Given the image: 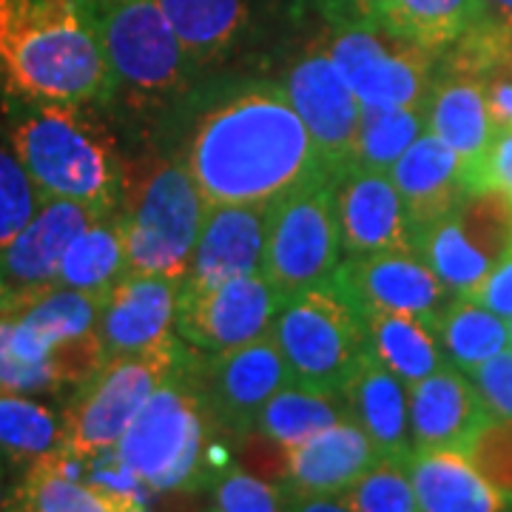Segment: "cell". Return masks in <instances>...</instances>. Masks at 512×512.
<instances>
[{"mask_svg":"<svg viewBox=\"0 0 512 512\" xmlns=\"http://www.w3.org/2000/svg\"><path fill=\"white\" fill-rule=\"evenodd\" d=\"M464 373L476 384L487 413L512 419V348L501 350L498 356L470 367Z\"/></svg>","mask_w":512,"mask_h":512,"instance_id":"41","label":"cell"},{"mask_svg":"<svg viewBox=\"0 0 512 512\" xmlns=\"http://www.w3.org/2000/svg\"><path fill=\"white\" fill-rule=\"evenodd\" d=\"M271 333L291 382L311 390H342L367 353L365 316L336 279L285 302Z\"/></svg>","mask_w":512,"mask_h":512,"instance_id":"7","label":"cell"},{"mask_svg":"<svg viewBox=\"0 0 512 512\" xmlns=\"http://www.w3.org/2000/svg\"><path fill=\"white\" fill-rule=\"evenodd\" d=\"M57 447H63V419L26 393L0 390V453L32 464Z\"/></svg>","mask_w":512,"mask_h":512,"instance_id":"34","label":"cell"},{"mask_svg":"<svg viewBox=\"0 0 512 512\" xmlns=\"http://www.w3.org/2000/svg\"><path fill=\"white\" fill-rule=\"evenodd\" d=\"M40 202L43 197L18 154L0 151V251L29 225Z\"/></svg>","mask_w":512,"mask_h":512,"instance_id":"38","label":"cell"},{"mask_svg":"<svg viewBox=\"0 0 512 512\" xmlns=\"http://www.w3.org/2000/svg\"><path fill=\"white\" fill-rule=\"evenodd\" d=\"M436 336L450 365L470 370L510 348V322L476 299L456 296L436 322Z\"/></svg>","mask_w":512,"mask_h":512,"instance_id":"29","label":"cell"},{"mask_svg":"<svg viewBox=\"0 0 512 512\" xmlns=\"http://www.w3.org/2000/svg\"><path fill=\"white\" fill-rule=\"evenodd\" d=\"M487 15H498V18H512V0H481Z\"/></svg>","mask_w":512,"mask_h":512,"instance_id":"48","label":"cell"},{"mask_svg":"<svg viewBox=\"0 0 512 512\" xmlns=\"http://www.w3.org/2000/svg\"><path fill=\"white\" fill-rule=\"evenodd\" d=\"M427 131L444 140L461 160V174L478 163L493 143V123L487 114L484 86L476 74L439 69L427 94Z\"/></svg>","mask_w":512,"mask_h":512,"instance_id":"23","label":"cell"},{"mask_svg":"<svg viewBox=\"0 0 512 512\" xmlns=\"http://www.w3.org/2000/svg\"><path fill=\"white\" fill-rule=\"evenodd\" d=\"M211 427L217 424L188 379L180 353L171 376L151 393V399L123 433L117 453L143 478L148 490H191L200 487L208 476L205 450Z\"/></svg>","mask_w":512,"mask_h":512,"instance_id":"4","label":"cell"},{"mask_svg":"<svg viewBox=\"0 0 512 512\" xmlns=\"http://www.w3.org/2000/svg\"><path fill=\"white\" fill-rule=\"evenodd\" d=\"M333 200L345 256L416 248V228L387 171L345 168L333 177Z\"/></svg>","mask_w":512,"mask_h":512,"instance_id":"15","label":"cell"},{"mask_svg":"<svg viewBox=\"0 0 512 512\" xmlns=\"http://www.w3.org/2000/svg\"><path fill=\"white\" fill-rule=\"evenodd\" d=\"M282 89L311 131L333 177L350 168L362 120V100L345 83L328 49L316 46L305 57H299Z\"/></svg>","mask_w":512,"mask_h":512,"instance_id":"14","label":"cell"},{"mask_svg":"<svg viewBox=\"0 0 512 512\" xmlns=\"http://www.w3.org/2000/svg\"><path fill=\"white\" fill-rule=\"evenodd\" d=\"M185 165L208 205H274L302 185L333 180L311 131L276 83H251L205 111Z\"/></svg>","mask_w":512,"mask_h":512,"instance_id":"1","label":"cell"},{"mask_svg":"<svg viewBox=\"0 0 512 512\" xmlns=\"http://www.w3.org/2000/svg\"><path fill=\"white\" fill-rule=\"evenodd\" d=\"M362 106L424 109L436 57L384 26H333L322 43Z\"/></svg>","mask_w":512,"mask_h":512,"instance_id":"10","label":"cell"},{"mask_svg":"<svg viewBox=\"0 0 512 512\" xmlns=\"http://www.w3.org/2000/svg\"><path fill=\"white\" fill-rule=\"evenodd\" d=\"M481 15V0H384L379 26L441 55Z\"/></svg>","mask_w":512,"mask_h":512,"instance_id":"28","label":"cell"},{"mask_svg":"<svg viewBox=\"0 0 512 512\" xmlns=\"http://www.w3.org/2000/svg\"><path fill=\"white\" fill-rule=\"evenodd\" d=\"M12 501L15 510L117 512L109 495L86 478V458L63 447L29 464V473Z\"/></svg>","mask_w":512,"mask_h":512,"instance_id":"26","label":"cell"},{"mask_svg":"<svg viewBox=\"0 0 512 512\" xmlns=\"http://www.w3.org/2000/svg\"><path fill=\"white\" fill-rule=\"evenodd\" d=\"M128 274L120 211L97 214L63 254L55 285L106 296Z\"/></svg>","mask_w":512,"mask_h":512,"instance_id":"27","label":"cell"},{"mask_svg":"<svg viewBox=\"0 0 512 512\" xmlns=\"http://www.w3.org/2000/svg\"><path fill=\"white\" fill-rule=\"evenodd\" d=\"M458 450L512 507V419L487 413Z\"/></svg>","mask_w":512,"mask_h":512,"instance_id":"37","label":"cell"},{"mask_svg":"<svg viewBox=\"0 0 512 512\" xmlns=\"http://www.w3.org/2000/svg\"><path fill=\"white\" fill-rule=\"evenodd\" d=\"M464 183L470 188H504L512 194V128L495 134L490 148L464 171Z\"/></svg>","mask_w":512,"mask_h":512,"instance_id":"43","label":"cell"},{"mask_svg":"<svg viewBox=\"0 0 512 512\" xmlns=\"http://www.w3.org/2000/svg\"><path fill=\"white\" fill-rule=\"evenodd\" d=\"M387 174L399 188L416 231L427 222L453 214L461 197L467 194L458 154L430 131H424L419 140L390 165Z\"/></svg>","mask_w":512,"mask_h":512,"instance_id":"22","label":"cell"},{"mask_svg":"<svg viewBox=\"0 0 512 512\" xmlns=\"http://www.w3.org/2000/svg\"><path fill=\"white\" fill-rule=\"evenodd\" d=\"M271 205H208L183 285L205 288L222 279L259 274Z\"/></svg>","mask_w":512,"mask_h":512,"instance_id":"19","label":"cell"},{"mask_svg":"<svg viewBox=\"0 0 512 512\" xmlns=\"http://www.w3.org/2000/svg\"><path fill=\"white\" fill-rule=\"evenodd\" d=\"M416 251L450 291L467 299L476 296L493 271V262L467 239L453 214L421 225L416 231Z\"/></svg>","mask_w":512,"mask_h":512,"instance_id":"32","label":"cell"},{"mask_svg":"<svg viewBox=\"0 0 512 512\" xmlns=\"http://www.w3.org/2000/svg\"><path fill=\"white\" fill-rule=\"evenodd\" d=\"M376 458L382 456L356 421L330 424L291 447V470L285 478L291 507L311 498H342L376 464Z\"/></svg>","mask_w":512,"mask_h":512,"instance_id":"18","label":"cell"},{"mask_svg":"<svg viewBox=\"0 0 512 512\" xmlns=\"http://www.w3.org/2000/svg\"><path fill=\"white\" fill-rule=\"evenodd\" d=\"M89 103H37L12 131V151L40 197L86 205L94 214L120 208L126 177L106 123Z\"/></svg>","mask_w":512,"mask_h":512,"instance_id":"3","label":"cell"},{"mask_svg":"<svg viewBox=\"0 0 512 512\" xmlns=\"http://www.w3.org/2000/svg\"><path fill=\"white\" fill-rule=\"evenodd\" d=\"M453 217L490 262L512 254V194L504 188H470Z\"/></svg>","mask_w":512,"mask_h":512,"instance_id":"35","label":"cell"},{"mask_svg":"<svg viewBox=\"0 0 512 512\" xmlns=\"http://www.w3.org/2000/svg\"><path fill=\"white\" fill-rule=\"evenodd\" d=\"M83 12L100 37L111 92L143 106H160L183 92L191 57L157 0H117Z\"/></svg>","mask_w":512,"mask_h":512,"instance_id":"5","label":"cell"},{"mask_svg":"<svg viewBox=\"0 0 512 512\" xmlns=\"http://www.w3.org/2000/svg\"><path fill=\"white\" fill-rule=\"evenodd\" d=\"M333 279L359 305V311L382 308L413 313L433 328L444 308L456 299V293L433 274L416 248L345 256Z\"/></svg>","mask_w":512,"mask_h":512,"instance_id":"13","label":"cell"},{"mask_svg":"<svg viewBox=\"0 0 512 512\" xmlns=\"http://www.w3.org/2000/svg\"><path fill=\"white\" fill-rule=\"evenodd\" d=\"M384 0H322L333 26H379Z\"/></svg>","mask_w":512,"mask_h":512,"instance_id":"46","label":"cell"},{"mask_svg":"<svg viewBox=\"0 0 512 512\" xmlns=\"http://www.w3.org/2000/svg\"><path fill=\"white\" fill-rule=\"evenodd\" d=\"M487 20H490V35H493V60H498L512 74V18L487 15Z\"/></svg>","mask_w":512,"mask_h":512,"instance_id":"47","label":"cell"},{"mask_svg":"<svg viewBox=\"0 0 512 512\" xmlns=\"http://www.w3.org/2000/svg\"><path fill=\"white\" fill-rule=\"evenodd\" d=\"M183 367L214 424L231 439L245 430H254L259 410L291 382V370L285 365L274 333L211 353V359L205 362L185 356L183 350Z\"/></svg>","mask_w":512,"mask_h":512,"instance_id":"11","label":"cell"},{"mask_svg":"<svg viewBox=\"0 0 512 512\" xmlns=\"http://www.w3.org/2000/svg\"><path fill=\"white\" fill-rule=\"evenodd\" d=\"M345 510L416 512L419 501L402 458H376V464L342 495Z\"/></svg>","mask_w":512,"mask_h":512,"instance_id":"36","label":"cell"},{"mask_svg":"<svg viewBox=\"0 0 512 512\" xmlns=\"http://www.w3.org/2000/svg\"><path fill=\"white\" fill-rule=\"evenodd\" d=\"M191 63L220 57L245 26V0H157Z\"/></svg>","mask_w":512,"mask_h":512,"instance_id":"31","label":"cell"},{"mask_svg":"<svg viewBox=\"0 0 512 512\" xmlns=\"http://www.w3.org/2000/svg\"><path fill=\"white\" fill-rule=\"evenodd\" d=\"M208 202L188 165L157 160L134 185L123 220L128 274H160L185 282Z\"/></svg>","mask_w":512,"mask_h":512,"instance_id":"6","label":"cell"},{"mask_svg":"<svg viewBox=\"0 0 512 512\" xmlns=\"http://www.w3.org/2000/svg\"><path fill=\"white\" fill-rule=\"evenodd\" d=\"M83 9H92V6H103V3H117V0H77Z\"/></svg>","mask_w":512,"mask_h":512,"instance_id":"49","label":"cell"},{"mask_svg":"<svg viewBox=\"0 0 512 512\" xmlns=\"http://www.w3.org/2000/svg\"><path fill=\"white\" fill-rule=\"evenodd\" d=\"M473 299L498 316L512 319V254L504 256L501 262H495L493 271L484 279V285L478 288Z\"/></svg>","mask_w":512,"mask_h":512,"instance_id":"45","label":"cell"},{"mask_svg":"<svg viewBox=\"0 0 512 512\" xmlns=\"http://www.w3.org/2000/svg\"><path fill=\"white\" fill-rule=\"evenodd\" d=\"M342 259L333 180L302 185L268 208L262 274L282 302L330 282Z\"/></svg>","mask_w":512,"mask_h":512,"instance_id":"9","label":"cell"},{"mask_svg":"<svg viewBox=\"0 0 512 512\" xmlns=\"http://www.w3.org/2000/svg\"><path fill=\"white\" fill-rule=\"evenodd\" d=\"M362 316H365L367 350L387 370H393L407 387L436 373L441 365H447L436 328L430 322L413 313L382 311V308H367Z\"/></svg>","mask_w":512,"mask_h":512,"instance_id":"25","label":"cell"},{"mask_svg":"<svg viewBox=\"0 0 512 512\" xmlns=\"http://www.w3.org/2000/svg\"><path fill=\"white\" fill-rule=\"evenodd\" d=\"M407 476L424 512L510 510L458 447H416L407 456Z\"/></svg>","mask_w":512,"mask_h":512,"instance_id":"24","label":"cell"},{"mask_svg":"<svg viewBox=\"0 0 512 512\" xmlns=\"http://www.w3.org/2000/svg\"><path fill=\"white\" fill-rule=\"evenodd\" d=\"M231 456L239 470L265 478V481H276V484H285L288 470H291V447L265 436L256 427L234 436Z\"/></svg>","mask_w":512,"mask_h":512,"instance_id":"40","label":"cell"},{"mask_svg":"<svg viewBox=\"0 0 512 512\" xmlns=\"http://www.w3.org/2000/svg\"><path fill=\"white\" fill-rule=\"evenodd\" d=\"M3 507H9V504H6V493H3V478H0V510H3Z\"/></svg>","mask_w":512,"mask_h":512,"instance_id":"50","label":"cell"},{"mask_svg":"<svg viewBox=\"0 0 512 512\" xmlns=\"http://www.w3.org/2000/svg\"><path fill=\"white\" fill-rule=\"evenodd\" d=\"M183 339L174 333L163 345L109 356L63 413V450L92 458L114 450L151 393L180 362Z\"/></svg>","mask_w":512,"mask_h":512,"instance_id":"8","label":"cell"},{"mask_svg":"<svg viewBox=\"0 0 512 512\" xmlns=\"http://www.w3.org/2000/svg\"><path fill=\"white\" fill-rule=\"evenodd\" d=\"M424 131H427L424 109L362 106L350 168L359 165V168H373V171H390V165L396 163Z\"/></svg>","mask_w":512,"mask_h":512,"instance_id":"33","label":"cell"},{"mask_svg":"<svg viewBox=\"0 0 512 512\" xmlns=\"http://www.w3.org/2000/svg\"><path fill=\"white\" fill-rule=\"evenodd\" d=\"M180 279L126 274L106 296L97 316V336L106 356H123L163 345L174 336Z\"/></svg>","mask_w":512,"mask_h":512,"instance_id":"17","label":"cell"},{"mask_svg":"<svg viewBox=\"0 0 512 512\" xmlns=\"http://www.w3.org/2000/svg\"><path fill=\"white\" fill-rule=\"evenodd\" d=\"M510 322V348H512V319H507Z\"/></svg>","mask_w":512,"mask_h":512,"instance_id":"52","label":"cell"},{"mask_svg":"<svg viewBox=\"0 0 512 512\" xmlns=\"http://www.w3.org/2000/svg\"><path fill=\"white\" fill-rule=\"evenodd\" d=\"M9 330H12V319H9V313L0 311V390L26 393V396L55 390V379L46 367H32L18 359V353L12 350V342H9Z\"/></svg>","mask_w":512,"mask_h":512,"instance_id":"42","label":"cell"},{"mask_svg":"<svg viewBox=\"0 0 512 512\" xmlns=\"http://www.w3.org/2000/svg\"><path fill=\"white\" fill-rule=\"evenodd\" d=\"M484 86V100H487V114L493 123V134H504L512 128V74L504 69L498 60L478 77Z\"/></svg>","mask_w":512,"mask_h":512,"instance_id":"44","label":"cell"},{"mask_svg":"<svg viewBox=\"0 0 512 512\" xmlns=\"http://www.w3.org/2000/svg\"><path fill=\"white\" fill-rule=\"evenodd\" d=\"M214 507L225 512H274L291 507L285 484L265 481L245 470H234L220 478L214 490Z\"/></svg>","mask_w":512,"mask_h":512,"instance_id":"39","label":"cell"},{"mask_svg":"<svg viewBox=\"0 0 512 512\" xmlns=\"http://www.w3.org/2000/svg\"><path fill=\"white\" fill-rule=\"evenodd\" d=\"M487 416L476 384L456 365L410 384V436L416 447H461L476 424Z\"/></svg>","mask_w":512,"mask_h":512,"instance_id":"21","label":"cell"},{"mask_svg":"<svg viewBox=\"0 0 512 512\" xmlns=\"http://www.w3.org/2000/svg\"><path fill=\"white\" fill-rule=\"evenodd\" d=\"M94 217L97 214L80 202L43 197L29 225L0 251V279L6 285L3 302L52 288L63 254Z\"/></svg>","mask_w":512,"mask_h":512,"instance_id":"16","label":"cell"},{"mask_svg":"<svg viewBox=\"0 0 512 512\" xmlns=\"http://www.w3.org/2000/svg\"><path fill=\"white\" fill-rule=\"evenodd\" d=\"M342 419H348L342 390L328 393V390H311L288 382L259 410L256 430L288 447H296Z\"/></svg>","mask_w":512,"mask_h":512,"instance_id":"30","label":"cell"},{"mask_svg":"<svg viewBox=\"0 0 512 512\" xmlns=\"http://www.w3.org/2000/svg\"><path fill=\"white\" fill-rule=\"evenodd\" d=\"M3 299H6V285H3V279H0V305H3Z\"/></svg>","mask_w":512,"mask_h":512,"instance_id":"51","label":"cell"},{"mask_svg":"<svg viewBox=\"0 0 512 512\" xmlns=\"http://www.w3.org/2000/svg\"><path fill=\"white\" fill-rule=\"evenodd\" d=\"M0 80L35 106L111 94L100 37L77 0H0Z\"/></svg>","mask_w":512,"mask_h":512,"instance_id":"2","label":"cell"},{"mask_svg":"<svg viewBox=\"0 0 512 512\" xmlns=\"http://www.w3.org/2000/svg\"><path fill=\"white\" fill-rule=\"evenodd\" d=\"M282 296L262 274H242L205 288H180L174 333L205 353L237 348L274 330Z\"/></svg>","mask_w":512,"mask_h":512,"instance_id":"12","label":"cell"},{"mask_svg":"<svg viewBox=\"0 0 512 512\" xmlns=\"http://www.w3.org/2000/svg\"><path fill=\"white\" fill-rule=\"evenodd\" d=\"M348 419H353L373 441L382 458H402L413 453L410 436V387L367 350L345 387Z\"/></svg>","mask_w":512,"mask_h":512,"instance_id":"20","label":"cell"}]
</instances>
